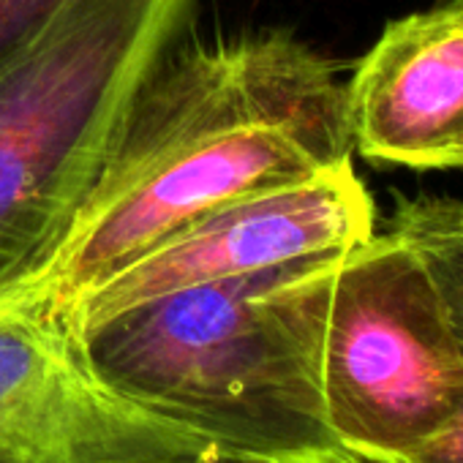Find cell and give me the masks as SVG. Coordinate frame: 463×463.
<instances>
[{
  "mask_svg": "<svg viewBox=\"0 0 463 463\" xmlns=\"http://www.w3.org/2000/svg\"><path fill=\"white\" fill-rule=\"evenodd\" d=\"M360 460V458H357ZM368 463V460H360ZM392 463H463V392L449 417L409 455Z\"/></svg>",
  "mask_w": 463,
  "mask_h": 463,
  "instance_id": "obj_10",
  "label": "cell"
},
{
  "mask_svg": "<svg viewBox=\"0 0 463 463\" xmlns=\"http://www.w3.org/2000/svg\"><path fill=\"white\" fill-rule=\"evenodd\" d=\"M352 153L338 66L289 31L175 44L131 99L55 246L0 300L66 319L88 292L202 213L314 177Z\"/></svg>",
  "mask_w": 463,
  "mask_h": 463,
  "instance_id": "obj_1",
  "label": "cell"
},
{
  "mask_svg": "<svg viewBox=\"0 0 463 463\" xmlns=\"http://www.w3.org/2000/svg\"><path fill=\"white\" fill-rule=\"evenodd\" d=\"M196 0H71L0 58V295L55 246Z\"/></svg>",
  "mask_w": 463,
  "mask_h": 463,
  "instance_id": "obj_3",
  "label": "cell"
},
{
  "mask_svg": "<svg viewBox=\"0 0 463 463\" xmlns=\"http://www.w3.org/2000/svg\"><path fill=\"white\" fill-rule=\"evenodd\" d=\"M371 235L376 207L346 161L202 213L88 292L66 322L80 327L185 287L333 260Z\"/></svg>",
  "mask_w": 463,
  "mask_h": 463,
  "instance_id": "obj_6",
  "label": "cell"
},
{
  "mask_svg": "<svg viewBox=\"0 0 463 463\" xmlns=\"http://www.w3.org/2000/svg\"><path fill=\"white\" fill-rule=\"evenodd\" d=\"M325 417L341 447L392 463L463 392V357L417 254L387 229L314 265L298 287Z\"/></svg>",
  "mask_w": 463,
  "mask_h": 463,
  "instance_id": "obj_4",
  "label": "cell"
},
{
  "mask_svg": "<svg viewBox=\"0 0 463 463\" xmlns=\"http://www.w3.org/2000/svg\"><path fill=\"white\" fill-rule=\"evenodd\" d=\"M69 4L71 0H0V58Z\"/></svg>",
  "mask_w": 463,
  "mask_h": 463,
  "instance_id": "obj_9",
  "label": "cell"
},
{
  "mask_svg": "<svg viewBox=\"0 0 463 463\" xmlns=\"http://www.w3.org/2000/svg\"><path fill=\"white\" fill-rule=\"evenodd\" d=\"M344 463H360V460H357V458H354V455H349V458H346V460H344Z\"/></svg>",
  "mask_w": 463,
  "mask_h": 463,
  "instance_id": "obj_12",
  "label": "cell"
},
{
  "mask_svg": "<svg viewBox=\"0 0 463 463\" xmlns=\"http://www.w3.org/2000/svg\"><path fill=\"white\" fill-rule=\"evenodd\" d=\"M346 458H349V455H346ZM346 458H344V460H346ZM344 460H338V463H344ZM215 463H251V460H215Z\"/></svg>",
  "mask_w": 463,
  "mask_h": 463,
  "instance_id": "obj_11",
  "label": "cell"
},
{
  "mask_svg": "<svg viewBox=\"0 0 463 463\" xmlns=\"http://www.w3.org/2000/svg\"><path fill=\"white\" fill-rule=\"evenodd\" d=\"M319 262L185 287L69 327L123 398L257 463H338L349 452L325 417L298 298Z\"/></svg>",
  "mask_w": 463,
  "mask_h": 463,
  "instance_id": "obj_2",
  "label": "cell"
},
{
  "mask_svg": "<svg viewBox=\"0 0 463 463\" xmlns=\"http://www.w3.org/2000/svg\"><path fill=\"white\" fill-rule=\"evenodd\" d=\"M352 147L376 166H463V0L392 20L346 82Z\"/></svg>",
  "mask_w": 463,
  "mask_h": 463,
  "instance_id": "obj_7",
  "label": "cell"
},
{
  "mask_svg": "<svg viewBox=\"0 0 463 463\" xmlns=\"http://www.w3.org/2000/svg\"><path fill=\"white\" fill-rule=\"evenodd\" d=\"M387 229L425 268L463 357V202L449 196L398 199Z\"/></svg>",
  "mask_w": 463,
  "mask_h": 463,
  "instance_id": "obj_8",
  "label": "cell"
},
{
  "mask_svg": "<svg viewBox=\"0 0 463 463\" xmlns=\"http://www.w3.org/2000/svg\"><path fill=\"white\" fill-rule=\"evenodd\" d=\"M215 460L249 458L104 384L66 319L0 300V463Z\"/></svg>",
  "mask_w": 463,
  "mask_h": 463,
  "instance_id": "obj_5",
  "label": "cell"
}]
</instances>
